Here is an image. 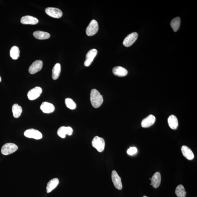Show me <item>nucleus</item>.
I'll return each instance as SVG.
<instances>
[{"instance_id": "nucleus-1", "label": "nucleus", "mask_w": 197, "mask_h": 197, "mask_svg": "<svg viewBox=\"0 0 197 197\" xmlns=\"http://www.w3.org/2000/svg\"><path fill=\"white\" fill-rule=\"evenodd\" d=\"M90 100L94 108L99 107L103 102V96L97 90L94 89L91 91L90 94Z\"/></svg>"}, {"instance_id": "nucleus-2", "label": "nucleus", "mask_w": 197, "mask_h": 197, "mask_svg": "<svg viewBox=\"0 0 197 197\" xmlns=\"http://www.w3.org/2000/svg\"><path fill=\"white\" fill-rule=\"evenodd\" d=\"M92 146L95 148L98 152H103L105 148V141L103 138L98 136H95L93 139Z\"/></svg>"}, {"instance_id": "nucleus-3", "label": "nucleus", "mask_w": 197, "mask_h": 197, "mask_svg": "<svg viewBox=\"0 0 197 197\" xmlns=\"http://www.w3.org/2000/svg\"><path fill=\"white\" fill-rule=\"evenodd\" d=\"M18 149V146L16 145L9 143L4 145L1 149V153L3 155H7L13 153Z\"/></svg>"}, {"instance_id": "nucleus-4", "label": "nucleus", "mask_w": 197, "mask_h": 197, "mask_svg": "<svg viewBox=\"0 0 197 197\" xmlns=\"http://www.w3.org/2000/svg\"><path fill=\"white\" fill-rule=\"evenodd\" d=\"M98 26L97 21L92 20L86 29V33L87 35L91 36L95 34L98 31Z\"/></svg>"}, {"instance_id": "nucleus-5", "label": "nucleus", "mask_w": 197, "mask_h": 197, "mask_svg": "<svg viewBox=\"0 0 197 197\" xmlns=\"http://www.w3.org/2000/svg\"><path fill=\"white\" fill-rule=\"evenodd\" d=\"M24 136L29 138H32L36 140H40L42 137V133L37 130L31 129H28L25 131Z\"/></svg>"}, {"instance_id": "nucleus-6", "label": "nucleus", "mask_w": 197, "mask_h": 197, "mask_svg": "<svg viewBox=\"0 0 197 197\" xmlns=\"http://www.w3.org/2000/svg\"><path fill=\"white\" fill-rule=\"evenodd\" d=\"M45 12L49 16L55 18H59L62 16L63 12L60 10L54 7H48Z\"/></svg>"}, {"instance_id": "nucleus-7", "label": "nucleus", "mask_w": 197, "mask_h": 197, "mask_svg": "<svg viewBox=\"0 0 197 197\" xmlns=\"http://www.w3.org/2000/svg\"><path fill=\"white\" fill-rule=\"evenodd\" d=\"M42 91V88L39 87H36L32 89L28 92V97L29 99L31 100L37 99L40 96Z\"/></svg>"}, {"instance_id": "nucleus-8", "label": "nucleus", "mask_w": 197, "mask_h": 197, "mask_svg": "<svg viewBox=\"0 0 197 197\" xmlns=\"http://www.w3.org/2000/svg\"><path fill=\"white\" fill-rule=\"evenodd\" d=\"M137 33L134 32L129 34L125 38L123 41V45L126 47H128L132 45L133 43L137 39Z\"/></svg>"}, {"instance_id": "nucleus-9", "label": "nucleus", "mask_w": 197, "mask_h": 197, "mask_svg": "<svg viewBox=\"0 0 197 197\" xmlns=\"http://www.w3.org/2000/svg\"><path fill=\"white\" fill-rule=\"evenodd\" d=\"M111 178L112 181L116 188L118 190H121L122 188V184L121 179L115 171L112 172Z\"/></svg>"}, {"instance_id": "nucleus-10", "label": "nucleus", "mask_w": 197, "mask_h": 197, "mask_svg": "<svg viewBox=\"0 0 197 197\" xmlns=\"http://www.w3.org/2000/svg\"><path fill=\"white\" fill-rule=\"evenodd\" d=\"M97 53V50L95 49H91L88 51L87 54L86 60L84 62V65L86 67H89L91 64Z\"/></svg>"}, {"instance_id": "nucleus-11", "label": "nucleus", "mask_w": 197, "mask_h": 197, "mask_svg": "<svg viewBox=\"0 0 197 197\" xmlns=\"http://www.w3.org/2000/svg\"><path fill=\"white\" fill-rule=\"evenodd\" d=\"M42 66H43V63L42 61L37 60L35 61L30 66L29 69V72L30 74H34L41 70Z\"/></svg>"}, {"instance_id": "nucleus-12", "label": "nucleus", "mask_w": 197, "mask_h": 197, "mask_svg": "<svg viewBox=\"0 0 197 197\" xmlns=\"http://www.w3.org/2000/svg\"><path fill=\"white\" fill-rule=\"evenodd\" d=\"M73 130L71 127L62 126L60 127L57 131V134L60 137L64 138L66 135H68L70 136L72 135Z\"/></svg>"}, {"instance_id": "nucleus-13", "label": "nucleus", "mask_w": 197, "mask_h": 197, "mask_svg": "<svg viewBox=\"0 0 197 197\" xmlns=\"http://www.w3.org/2000/svg\"><path fill=\"white\" fill-rule=\"evenodd\" d=\"M156 117L152 115H150L142 121L141 126L143 128H148L153 125L156 121Z\"/></svg>"}, {"instance_id": "nucleus-14", "label": "nucleus", "mask_w": 197, "mask_h": 197, "mask_svg": "<svg viewBox=\"0 0 197 197\" xmlns=\"http://www.w3.org/2000/svg\"><path fill=\"white\" fill-rule=\"evenodd\" d=\"M38 20L35 17L26 15L23 17L21 20V22L23 24L34 25L37 24Z\"/></svg>"}, {"instance_id": "nucleus-15", "label": "nucleus", "mask_w": 197, "mask_h": 197, "mask_svg": "<svg viewBox=\"0 0 197 197\" xmlns=\"http://www.w3.org/2000/svg\"><path fill=\"white\" fill-rule=\"evenodd\" d=\"M40 109L43 113L49 114L55 111V106L52 103L48 102H44L40 106Z\"/></svg>"}, {"instance_id": "nucleus-16", "label": "nucleus", "mask_w": 197, "mask_h": 197, "mask_svg": "<svg viewBox=\"0 0 197 197\" xmlns=\"http://www.w3.org/2000/svg\"><path fill=\"white\" fill-rule=\"evenodd\" d=\"M181 152L184 157L189 160H192L194 158V155L192 150L188 147L183 145L181 148Z\"/></svg>"}, {"instance_id": "nucleus-17", "label": "nucleus", "mask_w": 197, "mask_h": 197, "mask_svg": "<svg viewBox=\"0 0 197 197\" xmlns=\"http://www.w3.org/2000/svg\"><path fill=\"white\" fill-rule=\"evenodd\" d=\"M113 74L117 76L124 77L128 73L127 69L121 66H117L114 68L113 69Z\"/></svg>"}, {"instance_id": "nucleus-18", "label": "nucleus", "mask_w": 197, "mask_h": 197, "mask_svg": "<svg viewBox=\"0 0 197 197\" xmlns=\"http://www.w3.org/2000/svg\"><path fill=\"white\" fill-rule=\"evenodd\" d=\"M152 184L154 188L159 187L161 182V175L159 172H156L153 176L151 179Z\"/></svg>"}, {"instance_id": "nucleus-19", "label": "nucleus", "mask_w": 197, "mask_h": 197, "mask_svg": "<svg viewBox=\"0 0 197 197\" xmlns=\"http://www.w3.org/2000/svg\"><path fill=\"white\" fill-rule=\"evenodd\" d=\"M168 122L169 126L173 130H176L178 127V121L176 117L174 115H172L170 116L168 118Z\"/></svg>"}, {"instance_id": "nucleus-20", "label": "nucleus", "mask_w": 197, "mask_h": 197, "mask_svg": "<svg viewBox=\"0 0 197 197\" xmlns=\"http://www.w3.org/2000/svg\"><path fill=\"white\" fill-rule=\"evenodd\" d=\"M59 183V180L57 178L52 179L48 183L46 187L47 192L48 193L51 192L57 187Z\"/></svg>"}, {"instance_id": "nucleus-21", "label": "nucleus", "mask_w": 197, "mask_h": 197, "mask_svg": "<svg viewBox=\"0 0 197 197\" xmlns=\"http://www.w3.org/2000/svg\"><path fill=\"white\" fill-rule=\"evenodd\" d=\"M34 36L38 40H45L48 39L50 37V34L47 32L36 31L33 33Z\"/></svg>"}, {"instance_id": "nucleus-22", "label": "nucleus", "mask_w": 197, "mask_h": 197, "mask_svg": "<svg viewBox=\"0 0 197 197\" xmlns=\"http://www.w3.org/2000/svg\"><path fill=\"white\" fill-rule=\"evenodd\" d=\"M61 71V65L59 63H57L54 66L52 73V77L54 80H56L59 78Z\"/></svg>"}, {"instance_id": "nucleus-23", "label": "nucleus", "mask_w": 197, "mask_h": 197, "mask_svg": "<svg viewBox=\"0 0 197 197\" xmlns=\"http://www.w3.org/2000/svg\"><path fill=\"white\" fill-rule=\"evenodd\" d=\"M12 112L14 117L15 118H18L22 113V109L21 106L18 104H15L13 106Z\"/></svg>"}, {"instance_id": "nucleus-24", "label": "nucleus", "mask_w": 197, "mask_h": 197, "mask_svg": "<svg viewBox=\"0 0 197 197\" xmlns=\"http://www.w3.org/2000/svg\"><path fill=\"white\" fill-rule=\"evenodd\" d=\"M175 194L177 197H185L187 192L184 187L182 185H179L176 187L175 190Z\"/></svg>"}, {"instance_id": "nucleus-25", "label": "nucleus", "mask_w": 197, "mask_h": 197, "mask_svg": "<svg viewBox=\"0 0 197 197\" xmlns=\"http://www.w3.org/2000/svg\"><path fill=\"white\" fill-rule=\"evenodd\" d=\"M20 51L19 48L17 46H13L10 51V56L13 60H17L20 57Z\"/></svg>"}, {"instance_id": "nucleus-26", "label": "nucleus", "mask_w": 197, "mask_h": 197, "mask_svg": "<svg viewBox=\"0 0 197 197\" xmlns=\"http://www.w3.org/2000/svg\"><path fill=\"white\" fill-rule=\"evenodd\" d=\"M180 19L179 17H177L172 20L171 26L174 31L176 32L179 29L180 25Z\"/></svg>"}, {"instance_id": "nucleus-27", "label": "nucleus", "mask_w": 197, "mask_h": 197, "mask_svg": "<svg viewBox=\"0 0 197 197\" xmlns=\"http://www.w3.org/2000/svg\"><path fill=\"white\" fill-rule=\"evenodd\" d=\"M65 104L67 107L71 110L76 109V105L74 101L70 98H67L65 100Z\"/></svg>"}, {"instance_id": "nucleus-28", "label": "nucleus", "mask_w": 197, "mask_h": 197, "mask_svg": "<svg viewBox=\"0 0 197 197\" xmlns=\"http://www.w3.org/2000/svg\"><path fill=\"white\" fill-rule=\"evenodd\" d=\"M137 152V149L136 147H130L127 150V154L130 155H133Z\"/></svg>"}, {"instance_id": "nucleus-29", "label": "nucleus", "mask_w": 197, "mask_h": 197, "mask_svg": "<svg viewBox=\"0 0 197 197\" xmlns=\"http://www.w3.org/2000/svg\"><path fill=\"white\" fill-rule=\"evenodd\" d=\"M2 79L1 76H0V82H1Z\"/></svg>"}, {"instance_id": "nucleus-30", "label": "nucleus", "mask_w": 197, "mask_h": 197, "mask_svg": "<svg viewBox=\"0 0 197 197\" xmlns=\"http://www.w3.org/2000/svg\"><path fill=\"white\" fill-rule=\"evenodd\" d=\"M143 197H147V196H144Z\"/></svg>"}, {"instance_id": "nucleus-31", "label": "nucleus", "mask_w": 197, "mask_h": 197, "mask_svg": "<svg viewBox=\"0 0 197 197\" xmlns=\"http://www.w3.org/2000/svg\"><path fill=\"white\" fill-rule=\"evenodd\" d=\"M150 185H152V183H151V184H150Z\"/></svg>"}]
</instances>
